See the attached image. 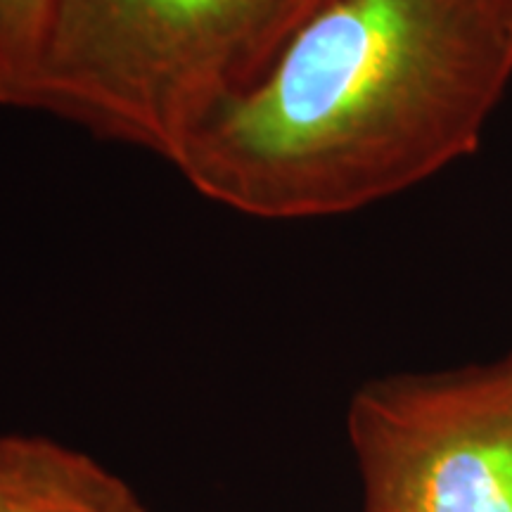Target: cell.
Segmentation results:
<instances>
[{
    "label": "cell",
    "instance_id": "6da1fadb",
    "mask_svg": "<svg viewBox=\"0 0 512 512\" xmlns=\"http://www.w3.org/2000/svg\"><path fill=\"white\" fill-rule=\"evenodd\" d=\"M512 83V0H320L171 164L264 221L377 204L477 150Z\"/></svg>",
    "mask_w": 512,
    "mask_h": 512
},
{
    "label": "cell",
    "instance_id": "5b68a950",
    "mask_svg": "<svg viewBox=\"0 0 512 512\" xmlns=\"http://www.w3.org/2000/svg\"><path fill=\"white\" fill-rule=\"evenodd\" d=\"M55 0H0V107L38 110Z\"/></svg>",
    "mask_w": 512,
    "mask_h": 512
},
{
    "label": "cell",
    "instance_id": "277c9868",
    "mask_svg": "<svg viewBox=\"0 0 512 512\" xmlns=\"http://www.w3.org/2000/svg\"><path fill=\"white\" fill-rule=\"evenodd\" d=\"M0 512H147L126 479L88 453L41 437H0Z\"/></svg>",
    "mask_w": 512,
    "mask_h": 512
},
{
    "label": "cell",
    "instance_id": "7a4b0ae2",
    "mask_svg": "<svg viewBox=\"0 0 512 512\" xmlns=\"http://www.w3.org/2000/svg\"><path fill=\"white\" fill-rule=\"evenodd\" d=\"M320 0H55L38 112L174 164Z\"/></svg>",
    "mask_w": 512,
    "mask_h": 512
},
{
    "label": "cell",
    "instance_id": "3957f363",
    "mask_svg": "<svg viewBox=\"0 0 512 512\" xmlns=\"http://www.w3.org/2000/svg\"><path fill=\"white\" fill-rule=\"evenodd\" d=\"M347 437L363 512H512V351L368 380Z\"/></svg>",
    "mask_w": 512,
    "mask_h": 512
}]
</instances>
